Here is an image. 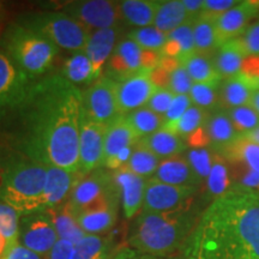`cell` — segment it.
Instances as JSON below:
<instances>
[{
    "instance_id": "obj_1",
    "label": "cell",
    "mask_w": 259,
    "mask_h": 259,
    "mask_svg": "<svg viewBox=\"0 0 259 259\" xmlns=\"http://www.w3.org/2000/svg\"><path fill=\"white\" fill-rule=\"evenodd\" d=\"M17 112L25 156L79 176L80 90L61 74L32 80Z\"/></svg>"
},
{
    "instance_id": "obj_2",
    "label": "cell",
    "mask_w": 259,
    "mask_h": 259,
    "mask_svg": "<svg viewBox=\"0 0 259 259\" xmlns=\"http://www.w3.org/2000/svg\"><path fill=\"white\" fill-rule=\"evenodd\" d=\"M184 250L187 259H259V194L232 187L212 200Z\"/></svg>"
},
{
    "instance_id": "obj_3",
    "label": "cell",
    "mask_w": 259,
    "mask_h": 259,
    "mask_svg": "<svg viewBox=\"0 0 259 259\" xmlns=\"http://www.w3.org/2000/svg\"><path fill=\"white\" fill-rule=\"evenodd\" d=\"M197 218L189 209L170 212L142 211L128 238V244L141 253L168 257L185 248L196 228Z\"/></svg>"
},
{
    "instance_id": "obj_4",
    "label": "cell",
    "mask_w": 259,
    "mask_h": 259,
    "mask_svg": "<svg viewBox=\"0 0 259 259\" xmlns=\"http://www.w3.org/2000/svg\"><path fill=\"white\" fill-rule=\"evenodd\" d=\"M47 167L24 156L9 158L0 167V200L21 215L45 211Z\"/></svg>"
},
{
    "instance_id": "obj_5",
    "label": "cell",
    "mask_w": 259,
    "mask_h": 259,
    "mask_svg": "<svg viewBox=\"0 0 259 259\" xmlns=\"http://www.w3.org/2000/svg\"><path fill=\"white\" fill-rule=\"evenodd\" d=\"M5 54L29 79L44 76L58 54L56 45L19 23L6 29L2 40Z\"/></svg>"
},
{
    "instance_id": "obj_6",
    "label": "cell",
    "mask_w": 259,
    "mask_h": 259,
    "mask_svg": "<svg viewBox=\"0 0 259 259\" xmlns=\"http://www.w3.org/2000/svg\"><path fill=\"white\" fill-rule=\"evenodd\" d=\"M17 23L47 38L58 48L71 52L84 51L92 32L64 12H32L21 17Z\"/></svg>"
},
{
    "instance_id": "obj_7",
    "label": "cell",
    "mask_w": 259,
    "mask_h": 259,
    "mask_svg": "<svg viewBox=\"0 0 259 259\" xmlns=\"http://www.w3.org/2000/svg\"><path fill=\"white\" fill-rule=\"evenodd\" d=\"M118 197L120 194L114 177L99 168L77 181L67 205L78 216L82 212L118 206Z\"/></svg>"
},
{
    "instance_id": "obj_8",
    "label": "cell",
    "mask_w": 259,
    "mask_h": 259,
    "mask_svg": "<svg viewBox=\"0 0 259 259\" xmlns=\"http://www.w3.org/2000/svg\"><path fill=\"white\" fill-rule=\"evenodd\" d=\"M162 54L142 50L136 42L124 38L116 45L108 63L109 78L116 83L131 78L145 70H154L160 64Z\"/></svg>"
},
{
    "instance_id": "obj_9",
    "label": "cell",
    "mask_w": 259,
    "mask_h": 259,
    "mask_svg": "<svg viewBox=\"0 0 259 259\" xmlns=\"http://www.w3.org/2000/svg\"><path fill=\"white\" fill-rule=\"evenodd\" d=\"M83 113L92 120L108 126L120 116L116 97V82L101 77L83 94Z\"/></svg>"
},
{
    "instance_id": "obj_10",
    "label": "cell",
    "mask_w": 259,
    "mask_h": 259,
    "mask_svg": "<svg viewBox=\"0 0 259 259\" xmlns=\"http://www.w3.org/2000/svg\"><path fill=\"white\" fill-rule=\"evenodd\" d=\"M64 14L76 19L89 30L115 27L120 18L119 2L111 0H79L65 5Z\"/></svg>"
},
{
    "instance_id": "obj_11",
    "label": "cell",
    "mask_w": 259,
    "mask_h": 259,
    "mask_svg": "<svg viewBox=\"0 0 259 259\" xmlns=\"http://www.w3.org/2000/svg\"><path fill=\"white\" fill-rule=\"evenodd\" d=\"M197 190V187L168 185L150 178L147 180L142 211L170 212L184 209V206L187 205L190 199L196 194Z\"/></svg>"
},
{
    "instance_id": "obj_12",
    "label": "cell",
    "mask_w": 259,
    "mask_h": 259,
    "mask_svg": "<svg viewBox=\"0 0 259 259\" xmlns=\"http://www.w3.org/2000/svg\"><path fill=\"white\" fill-rule=\"evenodd\" d=\"M107 126L92 120L83 113L79 135V177L88 176L105 163Z\"/></svg>"
},
{
    "instance_id": "obj_13",
    "label": "cell",
    "mask_w": 259,
    "mask_h": 259,
    "mask_svg": "<svg viewBox=\"0 0 259 259\" xmlns=\"http://www.w3.org/2000/svg\"><path fill=\"white\" fill-rule=\"evenodd\" d=\"M32 80L0 52V119L17 111Z\"/></svg>"
},
{
    "instance_id": "obj_14",
    "label": "cell",
    "mask_w": 259,
    "mask_h": 259,
    "mask_svg": "<svg viewBox=\"0 0 259 259\" xmlns=\"http://www.w3.org/2000/svg\"><path fill=\"white\" fill-rule=\"evenodd\" d=\"M59 236L45 212L23 215L19 222L18 242L40 255H48Z\"/></svg>"
},
{
    "instance_id": "obj_15",
    "label": "cell",
    "mask_w": 259,
    "mask_h": 259,
    "mask_svg": "<svg viewBox=\"0 0 259 259\" xmlns=\"http://www.w3.org/2000/svg\"><path fill=\"white\" fill-rule=\"evenodd\" d=\"M151 71L145 70L141 73L116 83V97L121 115L147 106V103L158 87L151 78Z\"/></svg>"
},
{
    "instance_id": "obj_16",
    "label": "cell",
    "mask_w": 259,
    "mask_h": 259,
    "mask_svg": "<svg viewBox=\"0 0 259 259\" xmlns=\"http://www.w3.org/2000/svg\"><path fill=\"white\" fill-rule=\"evenodd\" d=\"M259 16V2H240L226 14L216 18V29L220 45L239 37L251 24L252 19Z\"/></svg>"
},
{
    "instance_id": "obj_17",
    "label": "cell",
    "mask_w": 259,
    "mask_h": 259,
    "mask_svg": "<svg viewBox=\"0 0 259 259\" xmlns=\"http://www.w3.org/2000/svg\"><path fill=\"white\" fill-rule=\"evenodd\" d=\"M113 177H114L119 194H120L125 218L127 220L135 218L139 210L143 208L145 186H147L148 179L132 173L125 167L116 170Z\"/></svg>"
},
{
    "instance_id": "obj_18",
    "label": "cell",
    "mask_w": 259,
    "mask_h": 259,
    "mask_svg": "<svg viewBox=\"0 0 259 259\" xmlns=\"http://www.w3.org/2000/svg\"><path fill=\"white\" fill-rule=\"evenodd\" d=\"M46 183H45V211L50 209H57L66 204L73 187L80 178L78 174L71 173L63 168L46 166Z\"/></svg>"
},
{
    "instance_id": "obj_19",
    "label": "cell",
    "mask_w": 259,
    "mask_h": 259,
    "mask_svg": "<svg viewBox=\"0 0 259 259\" xmlns=\"http://www.w3.org/2000/svg\"><path fill=\"white\" fill-rule=\"evenodd\" d=\"M116 35H118L116 27L100 29V30L90 32L85 48H84V53L87 54L92 63L96 79L101 78L103 66L106 63H108L109 58L114 51Z\"/></svg>"
},
{
    "instance_id": "obj_20",
    "label": "cell",
    "mask_w": 259,
    "mask_h": 259,
    "mask_svg": "<svg viewBox=\"0 0 259 259\" xmlns=\"http://www.w3.org/2000/svg\"><path fill=\"white\" fill-rule=\"evenodd\" d=\"M204 127L208 134L210 147L213 149L216 154H220L226 148H228L240 136L229 119L228 114L222 108L209 113Z\"/></svg>"
},
{
    "instance_id": "obj_21",
    "label": "cell",
    "mask_w": 259,
    "mask_h": 259,
    "mask_svg": "<svg viewBox=\"0 0 259 259\" xmlns=\"http://www.w3.org/2000/svg\"><path fill=\"white\" fill-rule=\"evenodd\" d=\"M153 178L161 183L168 184V185L181 187H197L198 189L202 184L198 177L194 174L186 158L181 156L162 160Z\"/></svg>"
},
{
    "instance_id": "obj_22",
    "label": "cell",
    "mask_w": 259,
    "mask_h": 259,
    "mask_svg": "<svg viewBox=\"0 0 259 259\" xmlns=\"http://www.w3.org/2000/svg\"><path fill=\"white\" fill-rule=\"evenodd\" d=\"M139 141L135 130L126 120L125 115H120L107 126L105 137V163L112 160L121 150L134 147Z\"/></svg>"
},
{
    "instance_id": "obj_23",
    "label": "cell",
    "mask_w": 259,
    "mask_h": 259,
    "mask_svg": "<svg viewBox=\"0 0 259 259\" xmlns=\"http://www.w3.org/2000/svg\"><path fill=\"white\" fill-rule=\"evenodd\" d=\"M139 142L145 145L151 153L156 155L160 160L180 156L187 149L185 139L163 127L154 132L153 135L139 139Z\"/></svg>"
},
{
    "instance_id": "obj_24",
    "label": "cell",
    "mask_w": 259,
    "mask_h": 259,
    "mask_svg": "<svg viewBox=\"0 0 259 259\" xmlns=\"http://www.w3.org/2000/svg\"><path fill=\"white\" fill-rule=\"evenodd\" d=\"M254 89L242 74L222 79L219 85L220 108L231 109L250 105Z\"/></svg>"
},
{
    "instance_id": "obj_25",
    "label": "cell",
    "mask_w": 259,
    "mask_h": 259,
    "mask_svg": "<svg viewBox=\"0 0 259 259\" xmlns=\"http://www.w3.org/2000/svg\"><path fill=\"white\" fill-rule=\"evenodd\" d=\"M44 212L50 218L61 240H67L73 245H77L87 235L85 232L80 228L77 216L67 205V203L61 205L60 208L50 209Z\"/></svg>"
},
{
    "instance_id": "obj_26",
    "label": "cell",
    "mask_w": 259,
    "mask_h": 259,
    "mask_svg": "<svg viewBox=\"0 0 259 259\" xmlns=\"http://www.w3.org/2000/svg\"><path fill=\"white\" fill-rule=\"evenodd\" d=\"M158 3L156 0H122L119 2L120 17L136 28L154 25Z\"/></svg>"
},
{
    "instance_id": "obj_27",
    "label": "cell",
    "mask_w": 259,
    "mask_h": 259,
    "mask_svg": "<svg viewBox=\"0 0 259 259\" xmlns=\"http://www.w3.org/2000/svg\"><path fill=\"white\" fill-rule=\"evenodd\" d=\"M193 53H196V45L193 36V21L190 19L185 24L168 34L167 42L161 54L181 61Z\"/></svg>"
},
{
    "instance_id": "obj_28",
    "label": "cell",
    "mask_w": 259,
    "mask_h": 259,
    "mask_svg": "<svg viewBox=\"0 0 259 259\" xmlns=\"http://www.w3.org/2000/svg\"><path fill=\"white\" fill-rule=\"evenodd\" d=\"M245 58V53L234 38L220 46L212 56V60L220 76L226 79L240 74Z\"/></svg>"
},
{
    "instance_id": "obj_29",
    "label": "cell",
    "mask_w": 259,
    "mask_h": 259,
    "mask_svg": "<svg viewBox=\"0 0 259 259\" xmlns=\"http://www.w3.org/2000/svg\"><path fill=\"white\" fill-rule=\"evenodd\" d=\"M193 36L196 52L204 56H211L219 50L220 45L216 17L202 14L193 21Z\"/></svg>"
},
{
    "instance_id": "obj_30",
    "label": "cell",
    "mask_w": 259,
    "mask_h": 259,
    "mask_svg": "<svg viewBox=\"0 0 259 259\" xmlns=\"http://www.w3.org/2000/svg\"><path fill=\"white\" fill-rule=\"evenodd\" d=\"M180 63L185 66L193 83L220 85L222 82V77L216 70L211 56H204L196 52Z\"/></svg>"
},
{
    "instance_id": "obj_31",
    "label": "cell",
    "mask_w": 259,
    "mask_h": 259,
    "mask_svg": "<svg viewBox=\"0 0 259 259\" xmlns=\"http://www.w3.org/2000/svg\"><path fill=\"white\" fill-rule=\"evenodd\" d=\"M190 21L183 0H166L160 2L155 16L154 27L169 34L177 28Z\"/></svg>"
},
{
    "instance_id": "obj_32",
    "label": "cell",
    "mask_w": 259,
    "mask_h": 259,
    "mask_svg": "<svg viewBox=\"0 0 259 259\" xmlns=\"http://www.w3.org/2000/svg\"><path fill=\"white\" fill-rule=\"evenodd\" d=\"M205 185L208 196L212 200L220 198L229 190H232L233 180L229 162L221 155L215 153L211 170L205 181Z\"/></svg>"
},
{
    "instance_id": "obj_33",
    "label": "cell",
    "mask_w": 259,
    "mask_h": 259,
    "mask_svg": "<svg viewBox=\"0 0 259 259\" xmlns=\"http://www.w3.org/2000/svg\"><path fill=\"white\" fill-rule=\"evenodd\" d=\"M221 155L231 163H240L259 174V145L239 136L234 143L226 148Z\"/></svg>"
},
{
    "instance_id": "obj_34",
    "label": "cell",
    "mask_w": 259,
    "mask_h": 259,
    "mask_svg": "<svg viewBox=\"0 0 259 259\" xmlns=\"http://www.w3.org/2000/svg\"><path fill=\"white\" fill-rule=\"evenodd\" d=\"M61 76L72 84H88L96 82V77L89 58L84 51L73 52L71 57L65 60Z\"/></svg>"
},
{
    "instance_id": "obj_35",
    "label": "cell",
    "mask_w": 259,
    "mask_h": 259,
    "mask_svg": "<svg viewBox=\"0 0 259 259\" xmlns=\"http://www.w3.org/2000/svg\"><path fill=\"white\" fill-rule=\"evenodd\" d=\"M161 161L162 160H160L156 155L151 153L145 145L138 141L135 144L134 153H132L131 158H130L125 168L139 177L150 179L156 173Z\"/></svg>"
},
{
    "instance_id": "obj_36",
    "label": "cell",
    "mask_w": 259,
    "mask_h": 259,
    "mask_svg": "<svg viewBox=\"0 0 259 259\" xmlns=\"http://www.w3.org/2000/svg\"><path fill=\"white\" fill-rule=\"evenodd\" d=\"M116 209L118 206H109L95 211L82 212L77 216V221L85 234L97 235L112 228L116 220Z\"/></svg>"
},
{
    "instance_id": "obj_37",
    "label": "cell",
    "mask_w": 259,
    "mask_h": 259,
    "mask_svg": "<svg viewBox=\"0 0 259 259\" xmlns=\"http://www.w3.org/2000/svg\"><path fill=\"white\" fill-rule=\"evenodd\" d=\"M160 64L169 71L168 90H170L174 95H189L194 83L187 73L185 66L178 59L169 57H162Z\"/></svg>"
},
{
    "instance_id": "obj_38",
    "label": "cell",
    "mask_w": 259,
    "mask_h": 259,
    "mask_svg": "<svg viewBox=\"0 0 259 259\" xmlns=\"http://www.w3.org/2000/svg\"><path fill=\"white\" fill-rule=\"evenodd\" d=\"M125 116L126 120L135 130L139 139L147 137L149 135H153L154 132L163 127L164 125L163 116L156 114L147 107L136 109L128 114H125Z\"/></svg>"
},
{
    "instance_id": "obj_39",
    "label": "cell",
    "mask_w": 259,
    "mask_h": 259,
    "mask_svg": "<svg viewBox=\"0 0 259 259\" xmlns=\"http://www.w3.org/2000/svg\"><path fill=\"white\" fill-rule=\"evenodd\" d=\"M208 114V112H205L204 109L193 105L189 111L181 116L180 119H178L177 121L166 122V124L163 125V128L173 132L174 135L179 136L181 138L186 139L189 136L194 134L197 130H199L204 124H205Z\"/></svg>"
},
{
    "instance_id": "obj_40",
    "label": "cell",
    "mask_w": 259,
    "mask_h": 259,
    "mask_svg": "<svg viewBox=\"0 0 259 259\" xmlns=\"http://www.w3.org/2000/svg\"><path fill=\"white\" fill-rule=\"evenodd\" d=\"M126 37L136 42L142 50L161 53L167 42L168 34L151 25L145 28H136L130 31Z\"/></svg>"
},
{
    "instance_id": "obj_41",
    "label": "cell",
    "mask_w": 259,
    "mask_h": 259,
    "mask_svg": "<svg viewBox=\"0 0 259 259\" xmlns=\"http://www.w3.org/2000/svg\"><path fill=\"white\" fill-rule=\"evenodd\" d=\"M108 244L99 235L87 234L78 244L74 245L73 259H107Z\"/></svg>"
},
{
    "instance_id": "obj_42",
    "label": "cell",
    "mask_w": 259,
    "mask_h": 259,
    "mask_svg": "<svg viewBox=\"0 0 259 259\" xmlns=\"http://www.w3.org/2000/svg\"><path fill=\"white\" fill-rule=\"evenodd\" d=\"M189 95L193 105L205 112L210 113L220 108L219 85L194 83Z\"/></svg>"
},
{
    "instance_id": "obj_43",
    "label": "cell",
    "mask_w": 259,
    "mask_h": 259,
    "mask_svg": "<svg viewBox=\"0 0 259 259\" xmlns=\"http://www.w3.org/2000/svg\"><path fill=\"white\" fill-rule=\"evenodd\" d=\"M215 154L208 148L189 149L186 153V160L190 163L194 174L198 177L200 183H205L211 170Z\"/></svg>"
},
{
    "instance_id": "obj_44",
    "label": "cell",
    "mask_w": 259,
    "mask_h": 259,
    "mask_svg": "<svg viewBox=\"0 0 259 259\" xmlns=\"http://www.w3.org/2000/svg\"><path fill=\"white\" fill-rule=\"evenodd\" d=\"M239 135L250 132L259 126V114L250 105L225 109Z\"/></svg>"
},
{
    "instance_id": "obj_45",
    "label": "cell",
    "mask_w": 259,
    "mask_h": 259,
    "mask_svg": "<svg viewBox=\"0 0 259 259\" xmlns=\"http://www.w3.org/2000/svg\"><path fill=\"white\" fill-rule=\"evenodd\" d=\"M21 213L0 200V234L4 235L10 245L18 241Z\"/></svg>"
},
{
    "instance_id": "obj_46",
    "label": "cell",
    "mask_w": 259,
    "mask_h": 259,
    "mask_svg": "<svg viewBox=\"0 0 259 259\" xmlns=\"http://www.w3.org/2000/svg\"><path fill=\"white\" fill-rule=\"evenodd\" d=\"M246 57L259 56V19L246 28L239 37L235 38Z\"/></svg>"
},
{
    "instance_id": "obj_47",
    "label": "cell",
    "mask_w": 259,
    "mask_h": 259,
    "mask_svg": "<svg viewBox=\"0 0 259 259\" xmlns=\"http://www.w3.org/2000/svg\"><path fill=\"white\" fill-rule=\"evenodd\" d=\"M174 94L168 89L163 88H157L156 92L153 94V96L150 97L147 103V108L153 111L156 114L163 116L166 114L168 108H169L171 101L174 99Z\"/></svg>"
},
{
    "instance_id": "obj_48",
    "label": "cell",
    "mask_w": 259,
    "mask_h": 259,
    "mask_svg": "<svg viewBox=\"0 0 259 259\" xmlns=\"http://www.w3.org/2000/svg\"><path fill=\"white\" fill-rule=\"evenodd\" d=\"M193 106L192 100L190 95H176L171 101L169 108L166 114L163 115L164 124L166 122H173L180 119L185 113Z\"/></svg>"
},
{
    "instance_id": "obj_49",
    "label": "cell",
    "mask_w": 259,
    "mask_h": 259,
    "mask_svg": "<svg viewBox=\"0 0 259 259\" xmlns=\"http://www.w3.org/2000/svg\"><path fill=\"white\" fill-rule=\"evenodd\" d=\"M240 3V0H204L203 14L218 18L219 16L226 14L227 11L234 8Z\"/></svg>"
},
{
    "instance_id": "obj_50",
    "label": "cell",
    "mask_w": 259,
    "mask_h": 259,
    "mask_svg": "<svg viewBox=\"0 0 259 259\" xmlns=\"http://www.w3.org/2000/svg\"><path fill=\"white\" fill-rule=\"evenodd\" d=\"M2 259H42L41 255L36 252L29 250L19 242H15L9 246L8 251L5 252Z\"/></svg>"
},
{
    "instance_id": "obj_51",
    "label": "cell",
    "mask_w": 259,
    "mask_h": 259,
    "mask_svg": "<svg viewBox=\"0 0 259 259\" xmlns=\"http://www.w3.org/2000/svg\"><path fill=\"white\" fill-rule=\"evenodd\" d=\"M73 254L74 245L72 242L59 239L47 257L48 259H73Z\"/></svg>"
},
{
    "instance_id": "obj_52",
    "label": "cell",
    "mask_w": 259,
    "mask_h": 259,
    "mask_svg": "<svg viewBox=\"0 0 259 259\" xmlns=\"http://www.w3.org/2000/svg\"><path fill=\"white\" fill-rule=\"evenodd\" d=\"M183 3L191 21H194L203 14L204 0H183Z\"/></svg>"
},
{
    "instance_id": "obj_53",
    "label": "cell",
    "mask_w": 259,
    "mask_h": 259,
    "mask_svg": "<svg viewBox=\"0 0 259 259\" xmlns=\"http://www.w3.org/2000/svg\"><path fill=\"white\" fill-rule=\"evenodd\" d=\"M125 252V259H187L185 255L183 257H177V255H168V257H158V255H150L141 253L135 250H126Z\"/></svg>"
},
{
    "instance_id": "obj_54",
    "label": "cell",
    "mask_w": 259,
    "mask_h": 259,
    "mask_svg": "<svg viewBox=\"0 0 259 259\" xmlns=\"http://www.w3.org/2000/svg\"><path fill=\"white\" fill-rule=\"evenodd\" d=\"M240 137L248 139V141L253 142V143L259 145V126L257 128L252 130V131H250V132H246V134L240 135Z\"/></svg>"
},
{
    "instance_id": "obj_55",
    "label": "cell",
    "mask_w": 259,
    "mask_h": 259,
    "mask_svg": "<svg viewBox=\"0 0 259 259\" xmlns=\"http://www.w3.org/2000/svg\"><path fill=\"white\" fill-rule=\"evenodd\" d=\"M250 106L259 114V89H255L252 94Z\"/></svg>"
},
{
    "instance_id": "obj_56",
    "label": "cell",
    "mask_w": 259,
    "mask_h": 259,
    "mask_svg": "<svg viewBox=\"0 0 259 259\" xmlns=\"http://www.w3.org/2000/svg\"><path fill=\"white\" fill-rule=\"evenodd\" d=\"M9 246H10V242L8 241V239H6L4 235L0 234V259L4 257L5 252L8 251Z\"/></svg>"
},
{
    "instance_id": "obj_57",
    "label": "cell",
    "mask_w": 259,
    "mask_h": 259,
    "mask_svg": "<svg viewBox=\"0 0 259 259\" xmlns=\"http://www.w3.org/2000/svg\"><path fill=\"white\" fill-rule=\"evenodd\" d=\"M252 87H253V89H254V90H255V89H259V77H258L257 79L254 80L253 84H252Z\"/></svg>"
},
{
    "instance_id": "obj_58",
    "label": "cell",
    "mask_w": 259,
    "mask_h": 259,
    "mask_svg": "<svg viewBox=\"0 0 259 259\" xmlns=\"http://www.w3.org/2000/svg\"><path fill=\"white\" fill-rule=\"evenodd\" d=\"M115 259H125V252H121V253L119 254Z\"/></svg>"
},
{
    "instance_id": "obj_59",
    "label": "cell",
    "mask_w": 259,
    "mask_h": 259,
    "mask_svg": "<svg viewBox=\"0 0 259 259\" xmlns=\"http://www.w3.org/2000/svg\"><path fill=\"white\" fill-rule=\"evenodd\" d=\"M2 6H3V3H2V2H0V9H2Z\"/></svg>"
},
{
    "instance_id": "obj_60",
    "label": "cell",
    "mask_w": 259,
    "mask_h": 259,
    "mask_svg": "<svg viewBox=\"0 0 259 259\" xmlns=\"http://www.w3.org/2000/svg\"><path fill=\"white\" fill-rule=\"evenodd\" d=\"M258 194H259V193H258Z\"/></svg>"
}]
</instances>
